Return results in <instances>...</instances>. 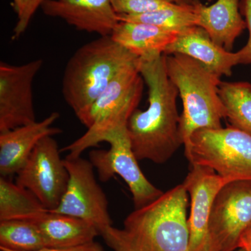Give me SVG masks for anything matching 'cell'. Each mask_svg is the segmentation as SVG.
I'll use <instances>...</instances> for the list:
<instances>
[{
    "mask_svg": "<svg viewBox=\"0 0 251 251\" xmlns=\"http://www.w3.org/2000/svg\"><path fill=\"white\" fill-rule=\"evenodd\" d=\"M138 69L148 86L149 106L136 109L130 117V143L138 161L163 164L184 145L176 105L179 92L168 77L165 54L140 58Z\"/></svg>",
    "mask_w": 251,
    "mask_h": 251,
    "instance_id": "6da1fadb",
    "label": "cell"
},
{
    "mask_svg": "<svg viewBox=\"0 0 251 251\" xmlns=\"http://www.w3.org/2000/svg\"><path fill=\"white\" fill-rule=\"evenodd\" d=\"M188 196L183 184L171 188L130 213L114 235L133 251H190Z\"/></svg>",
    "mask_w": 251,
    "mask_h": 251,
    "instance_id": "7a4b0ae2",
    "label": "cell"
},
{
    "mask_svg": "<svg viewBox=\"0 0 251 251\" xmlns=\"http://www.w3.org/2000/svg\"><path fill=\"white\" fill-rule=\"evenodd\" d=\"M139 59L110 36H99L84 44L72 54L64 69V100L76 117L80 116L119 74L138 64Z\"/></svg>",
    "mask_w": 251,
    "mask_h": 251,
    "instance_id": "3957f363",
    "label": "cell"
},
{
    "mask_svg": "<svg viewBox=\"0 0 251 251\" xmlns=\"http://www.w3.org/2000/svg\"><path fill=\"white\" fill-rule=\"evenodd\" d=\"M165 55L168 77L182 100L180 130L185 146L198 130L222 128L227 114L219 95L221 77L188 56Z\"/></svg>",
    "mask_w": 251,
    "mask_h": 251,
    "instance_id": "277c9868",
    "label": "cell"
},
{
    "mask_svg": "<svg viewBox=\"0 0 251 251\" xmlns=\"http://www.w3.org/2000/svg\"><path fill=\"white\" fill-rule=\"evenodd\" d=\"M144 83L138 64L119 74L93 105L77 117L87 130L75 140L77 150L85 151L97 146L113 130L126 126L141 100Z\"/></svg>",
    "mask_w": 251,
    "mask_h": 251,
    "instance_id": "5b68a950",
    "label": "cell"
},
{
    "mask_svg": "<svg viewBox=\"0 0 251 251\" xmlns=\"http://www.w3.org/2000/svg\"><path fill=\"white\" fill-rule=\"evenodd\" d=\"M185 156L191 166L207 167L229 182L251 181V134L232 126L195 132Z\"/></svg>",
    "mask_w": 251,
    "mask_h": 251,
    "instance_id": "8992f818",
    "label": "cell"
},
{
    "mask_svg": "<svg viewBox=\"0 0 251 251\" xmlns=\"http://www.w3.org/2000/svg\"><path fill=\"white\" fill-rule=\"evenodd\" d=\"M69 181L59 205L50 211L55 214L84 220L94 226L100 236L112 227L108 202L96 179L95 168L82 157L64 159Z\"/></svg>",
    "mask_w": 251,
    "mask_h": 251,
    "instance_id": "52a82bcc",
    "label": "cell"
},
{
    "mask_svg": "<svg viewBox=\"0 0 251 251\" xmlns=\"http://www.w3.org/2000/svg\"><path fill=\"white\" fill-rule=\"evenodd\" d=\"M103 142L110 145L108 150H92L89 153L90 161L100 181L106 182L115 175L121 176L129 188L135 209L148 205L163 194V191L153 186L140 170L127 126L113 130Z\"/></svg>",
    "mask_w": 251,
    "mask_h": 251,
    "instance_id": "ba28073f",
    "label": "cell"
},
{
    "mask_svg": "<svg viewBox=\"0 0 251 251\" xmlns=\"http://www.w3.org/2000/svg\"><path fill=\"white\" fill-rule=\"evenodd\" d=\"M251 225V181L227 183L216 195L208 223L209 251H235Z\"/></svg>",
    "mask_w": 251,
    "mask_h": 251,
    "instance_id": "9c48e42d",
    "label": "cell"
},
{
    "mask_svg": "<svg viewBox=\"0 0 251 251\" xmlns=\"http://www.w3.org/2000/svg\"><path fill=\"white\" fill-rule=\"evenodd\" d=\"M16 175V184L31 191L46 209L53 210L59 205L69 173L53 136L46 137L36 145Z\"/></svg>",
    "mask_w": 251,
    "mask_h": 251,
    "instance_id": "30bf717a",
    "label": "cell"
},
{
    "mask_svg": "<svg viewBox=\"0 0 251 251\" xmlns=\"http://www.w3.org/2000/svg\"><path fill=\"white\" fill-rule=\"evenodd\" d=\"M43 64L42 59L21 65L0 62V132L36 121L33 82Z\"/></svg>",
    "mask_w": 251,
    "mask_h": 251,
    "instance_id": "8fae6325",
    "label": "cell"
},
{
    "mask_svg": "<svg viewBox=\"0 0 251 251\" xmlns=\"http://www.w3.org/2000/svg\"><path fill=\"white\" fill-rule=\"evenodd\" d=\"M182 183L191 198L188 219L190 251H209L208 223L213 202L229 181L207 167L191 166Z\"/></svg>",
    "mask_w": 251,
    "mask_h": 251,
    "instance_id": "7c38bea8",
    "label": "cell"
},
{
    "mask_svg": "<svg viewBox=\"0 0 251 251\" xmlns=\"http://www.w3.org/2000/svg\"><path fill=\"white\" fill-rule=\"evenodd\" d=\"M41 9L49 17L99 36L111 35L120 22L111 0H46Z\"/></svg>",
    "mask_w": 251,
    "mask_h": 251,
    "instance_id": "4fadbf2b",
    "label": "cell"
},
{
    "mask_svg": "<svg viewBox=\"0 0 251 251\" xmlns=\"http://www.w3.org/2000/svg\"><path fill=\"white\" fill-rule=\"evenodd\" d=\"M59 118L58 112H53L41 121L0 132L1 176L17 175L41 140L62 133L60 128L52 126Z\"/></svg>",
    "mask_w": 251,
    "mask_h": 251,
    "instance_id": "5bb4252c",
    "label": "cell"
},
{
    "mask_svg": "<svg viewBox=\"0 0 251 251\" xmlns=\"http://www.w3.org/2000/svg\"><path fill=\"white\" fill-rule=\"evenodd\" d=\"M181 54L202 63L219 75H232V68L244 64L242 51L232 52L214 43L203 28L198 25L180 31L164 54Z\"/></svg>",
    "mask_w": 251,
    "mask_h": 251,
    "instance_id": "9a60e30c",
    "label": "cell"
},
{
    "mask_svg": "<svg viewBox=\"0 0 251 251\" xmlns=\"http://www.w3.org/2000/svg\"><path fill=\"white\" fill-rule=\"evenodd\" d=\"M194 6L197 25L217 45L232 52L236 39L247 28L240 13V0H217L208 6L197 0Z\"/></svg>",
    "mask_w": 251,
    "mask_h": 251,
    "instance_id": "2e32d148",
    "label": "cell"
},
{
    "mask_svg": "<svg viewBox=\"0 0 251 251\" xmlns=\"http://www.w3.org/2000/svg\"><path fill=\"white\" fill-rule=\"evenodd\" d=\"M179 32L148 23L120 21L112 39L140 58L164 54Z\"/></svg>",
    "mask_w": 251,
    "mask_h": 251,
    "instance_id": "e0dca14e",
    "label": "cell"
},
{
    "mask_svg": "<svg viewBox=\"0 0 251 251\" xmlns=\"http://www.w3.org/2000/svg\"><path fill=\"white\" fill-rule=\"evenodd\" d=\"M32 223L40 231L48 248L77 247L94 242L100 235L94 226L84 220L50 211Z\"/></svg>",
    "mask_w": 251,
    "mask_h": 251,
    "instance_id": "ac0fdd59",
    "label": "cell"
},
{
    "mask_svg": "<svg viewBox=\"0 0 251 251\" xmlns=\"http://www.w3.org/2000/svg\"><path fill=\"white\" fill-rule=\"evenodd\" d=\"M49 210L29 190L8 177H0V221H33Z\"/></svg>",
    "mask_w": 251,
    "mask_h": 251,
    "instance_id": "d6986e66",
    "label": "cell"
},
{
    "mask_svg": "<svg viewBox=\"0 0 251 251\" xmlns=\"http://www.w3.org/2000/svg\"><path fill=\"white\" fill-rule=\"evenodd\" d=\"M219 92L231 126L251 134V84L221 82Z\"/></svg>",
    "mask_w": 251,
    "mask_h": 251,
    "instance_id": "ffe728a7",
    "label": "cell"
},
{
    "mask_svg": "<svg viewBox=\"0 0 251 251\" xmlns=\"http://www.w3.org/2000/svg\"><path fill=\"white\" fill-rule=\"evenodd\" d=\"M119 21H130L153 25L175 31L197 25L194 3L191 4H172L148 14L138 16H118Z\"/></svg>",
    "mask_w": 251,
    "mask_h": 251,
    "instance_id": "44dd1931",
    "label": "cell"
},
{
    "mask_svg": "<svg viewBox=\"0 0 251 251\" xmlns=\"http://www.w3.org/2000/svg\"><path fill=\"white\" fill-rule=\"evenodd\" d=\"M48 248L37 227L30 221H0V249L36 251Z\"/></svg>",
    "mask_w": 251,
    "mask_h": 251,
    "instance_id": "7402d4cb",
    "label": "cell"
},
{
    "mask_svg": "<svg viewBox=\"0 0 251 251\" xmlns=\"http://www.w3.org/2000/svg\"><path fill=\"white\" fill-rule=\"evenodd\" d=\"M117 16H138L174 4V0H111Z\"/></svg>",
    "mask_w": 251,
    "mask_h": 251,
    "instance_id": "603a6c76",
    "label": "cell"
},
{
    "mask_svg": "<svg viewBox=\"0 0 251 251\" xmlns=\"http://www.w3.org/2000/svg\"><path fill=\"white\" fill-rule=\"evenodd\" d=\"M46 0H13L17 22L12 38L18 39L25 32L37 10L41 8Z\"/></svg>",
    "mask_w": 251,
    "mask_h": 251,
    "instance_id": "cb8c5ba5",
    "label": "cell"
},
{
    "mask_svg": "<svg viewBox=\"0 0 251 251\" xmlns=\"http://www.w3.org/2000/svg\"><path fill=\"white\" fill-rule=\"evenodd\" d=\"M241 13L245 18L249 31V40L247 45L241 49L244 64H251V0H242L240 4Z\"/></svg>",
    "mask_w": 251,
    "mask_h": 251,
    "instance_id": "d4e9b609",
    "label": "cell"
},
{
    "mask_svg": "<svg viewBox=\"0 0 251 251\" xmlns=\"http://www.w3.org/2000/svg\"><path fill=\"white\" fill-rule=\"evenodd\" d=\"M1 251H14L0 249ZM36 251H104L103 247L98 242H94L77 246V247L67 248H46Z\"/></svg>",
    "mask_w": 251,
    "mask_h": 251,
    "instance_id": "484cf974",
    "label": "cell"
},
{
    "mask_svg": "<svg viewBox=\"0 0 251 251\" xmlns=\"http://www.w3.org/2000/svg\"><path fill=\"white\" fill-rule=\"evenodd\" d=\"M239 248L245 251H251V225L241 237Z\"/></svg>",
    "mask_w": 251,
    "mask_h": 251,
    "instance_id": "4316f807",
    "label": "cell"
},
{
    "mask_svg": "<svg viewBox=\"0 0 251 251\" xmlns=\"http://www.w3.org/2000/svg\"><path fill=\"white\" fill-rule=\"evenodd\" d=\"M175 4H191L197 0H174Z\"/></svg>",
    "mask_w": 251,
    "mask_h": 251,
    "instance_id": "83f0119b",
    "label": "cell"
},
{
    "mask_svg": "<svg viewBox=\"0 0 251 251\" xmlns=\"http://www.w3.org/2000/svg\"><path fill=\"white\" fill-rule=\"evenodd\" d=\"M235 251H245L244 249H241V248H239V249H237Z\"/></svg>",
    "mask_w": 251,
    "mask_h": 251,
    "instance_id": "f1b7e54d",
    "label": "cell"
}]
</instances>
